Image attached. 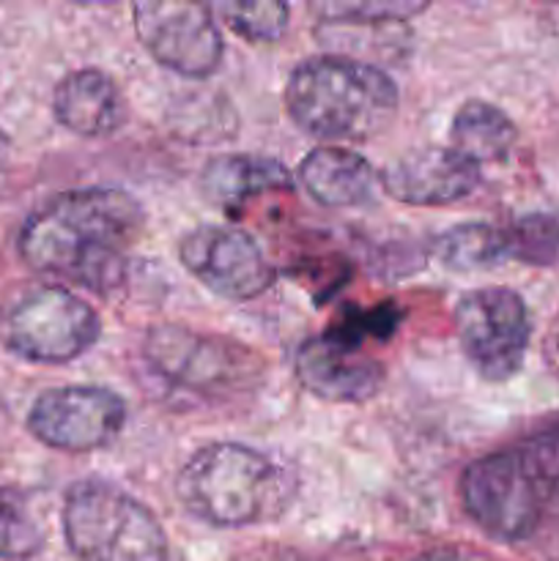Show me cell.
I'll return each instance as SVG.
<instances>
[{
	"label": "cell",
	"instance_id": "9a60e30c",
	"mask_svg": "<svg viewBox=\"0 0 559 561\" xmlns=\"http://www.w3.org/2000/svg\"><path fill=\"white\" fill-rule=\"evenodd\" d=\"M299 179L307 195L329 208H362L376 201L381 173L365 157L345 148L321 146L299 164Z\"/></svg>",
	"mask_w": 559,
	"mask_h": 561
},
{
	"label": "cell",
	"instance_id": "2e32d148",
	"mask_svg": "<svg viewBox=\"0 0 559 561\" xmlns=\"http://www.w3.org/2000/svg\"><path fill=\"white\" fill-rule=\"evenodd\" d=\"M201 186L214 206L233 214L250 197L263 192L288 190L290 173L285 164L272 157H258V153H228L217 157L203 168Z\"/></svg>",
	"mask_w": 559,
	"mask_h": 561
},
{
	"label": "cell",
	"instance_id": "ba28073f",
	"mask_svg": "<svg viewBox=\"0 0 559 561\" xmlns=\"http://www.w3.org/2000/svg\"><path fill=\"white\" fill-rule=\"evenodd\" d=\"M529 312L510 288H477L455 305V334L466 359L486 381H507L529 345Z\"/></svg>",
	"mask_w": 559,
	"mask_h": 561
},
{
	"label": "cell",
	"instance_id": "9c48e42d",
	"mask_svg": "<svg viewBox=\"0 0 559 561\" xmlns=\"http://www.w3.org/2000/svg\"><path fill=\"white\" fill-rule=\"evenodd\" d=\"M132 16L140 44L164 69L190 80H206L223 64L225 42L212 5L140 0L132 5Z\"/></svg>",
	"mask_w": 559,
	"mask_h": 561
},
{
	"label": "cell",
	"instance_id": "4fadbf2b",
	"mask_svg": "<svg viewBox=\"0 0 559 561\" xmlns=\"http://www.w3.org/2000/svg\"><path fill=\"white\" fill-rule=\"evenodd\" d=\"M480 184V168L449 146L406 151L381 170V190L409 206H453Z\"/></svg>",
	"mask_w": 559,
	"mask_h": 561
},
{
	"label": "cell",
	"instance_id": "277c9868",
	"mask_svg": "<svg viewBox=\"0 0 559 561\" xmlns=\"http://www.w3.org/2000/svg\"><path fill=\"white\" fill-rule=\"evenodd\" d=\"M64 537L80 561H168V537L157 515L102 480L69 488Z\"/></svg>",
	"mask_w": 559,
	"mask_h": 561
},
{
	"label": "cell",
	"instance_id": "ac0fdd59",
	"mask_svg": "<svg viewBox=\"0 0 559 561\" xmlns=\"http://www.w3.org/2000/svg\"><path fill=\"white\" fill-rule=\"evenodd\" d=\"M433 255L449 272H477L497 266L502 257H507V239L504 230L488 222H464L444 230L433 241Z\"/></svg>",
	"mask_w": 559,
	"mask_h": 561
},
{
	"label": "cell",
	"instance_id": "6da1fadb",
	"mask_svg": "<svg viewBox=\"0 0 559 561\" xmlns=\"http://www.w3.org/2000/svg\"><path fill=\"white\" fill-rule=\"evenodd\" d=\"M142 225L146 214L129 192L88 186L64 192L33 211L16 247L33 272L107 296L124 285Z\"/></svg>",
	"mask_w": 559,
	"mask_h": 561
},
{
	"label": "cell",
	"instance_id": "8fae6325",
	"mask_svg": "<svg viewBox=\"0 0 559 561\" xmlns=\"http://www.w3.org/2000/svg\"><path fill=\"white\" fill-rule=\"evenodd\" d=\"M126 425V405L102 387H60L38 394L27 431L58 453H96L113 444Z\"/></svg>",
	"mask_w": 559,
	"mask_h": 561
},
{
	"label": "cell",
	"instance_id": "52a82bcc",
	"mask_svg": "<svg viewBox=\"0 0 559 561\" xmlns=\"http://www.w3.org/2000/svg\"><path fill=\"white\" fill-rule=\"evenodd\" d=\"M102 332L96 310L64 285H38L14 301L0 321L11 354L36 365H66L93 348Z\"/></svg>",
	"mask_w": 559,
	"mask_h": 561
},
{
	"label": "cell",
	"instance_id": "7c38bea8",
	"mask_svg": "<svg viewBox=\"0 0 559 561\" xmlns=\"http://www.w3.org/2000/svg\"><path fill=\"white\" fill-rule=\"evenodd\" d=\"M296 378L329 403H365L384 387V367L362 351V340L343 329L310 337L296 351Z\"/></svg>",
	"mask_w": 559,
	"mask_h": 561
},
{
	"label": "cell",
	"instance_id": "ffe728a7",
	"mask_svg": "<svg viewBox=\"0 0 559 561\" xmlns=\"http://www.w3.org/2000/svg\"><path fill=\"white\" fill-rule=\"evenodd\" d=\"M507 257L529 266H557L559 263V211H532L504 228Z\"/></svg>",
	"mask_w": 559,
	"mask_h": 561
},
{
	"label": "cell",
	"instance_id": "d4e9b609",
	"mask_svg": "<svg viewBox=\"0 0 559 561\" xmlns=\"http://www.w3.org/2000/svg\"><path fill=\"white\" fill-rule=\"evenodd\" d=\"M3 153H5V137L0 135V159H3Z\"/></svg>",
	"mask_w": 559,
	"mask_h": 561
},
{
	"label": "cell",
	"instance_id": "5b68a950",
	"mask_svg": "<svg viewBox=\"0 0 559 561\" xmlns=\"http://www.w3.org/2000/svg\"><path fill=\"white\" fill-rule=\"evenodd\" d=\"M142 359L153 376L197 398L250 392L263 373L261 356L252 348L186 327L151 329L142 343Z\"/></svg>",
	"mask_w": 559,
	"mask_h": 561
},
{
	"label": "cell",
	"instance_id": "30bf717a",
	"mask_svg": "<svg viewBox=\"0 0 559 561\" xmlns=\"http://www.w3.org/2000/svg\"><path fill=\"white\" fill-rule=\"evenodd\" d=\"M179 257L186 272L228 301L258 299L272 288V261L250 233L236 225H201L179 244Z\"/></svg>",
	"mask_w": 559,
	"mask_h": 561
},
{
	"label": "cell",
	"instance_id": "7a4b0ae2",
	"mask_svg": "<svg viewBox=\"0 0 559 561\" xmlns=\"http://www.w3.org/2000/svg\"><path fill=\"white\" fill-rule=\"evenodd\" d=\"M398 104L392 77L349 55L301 60L285 88L294 124L321 140H370L392 124Z\"/></svg>",
	"mask_w": 559,
	"mask_h": 561
},
{
	"label": "cell",
	"instance_id": "603a6c76",
	"mask_svg": "<svg viewBox=\"0 0 559 561\" xmlns=\"http://www.w3.org/2000/svg\"><path fill=\"white\" fill-rule=\"evenodd\" d=\"M236 561H307L301 553H296L294 548H283V546H261L252 548V551L241 553Z\"/></svg>",
	"mask_w": 559,
	"mask_h": 561
},
{
	"label": "cell",
	"instance_id": "484cf974",
	"mask_svg": "<svg viewBox=\"0 0 559 561\" xmlns=\"http://www.w3.org/2000/svg\"><path fill=\"white\" fill-rule=\"evenodd\" d=\"M557 351H559V337H557Z\"/></svg>",
	"mask_w": 559,
	"mask_h": 561
},
{
	"label": "cell",
	"instance_id": "cb8c5ba5",
	"mask_svg": "<svg viewBox=\"0 0 559 561\" xmlns=\"http://www.w3.org/2000/svg\"><path fill=\"white\" fill-rule=\"evenodd\" d=\"M414 561H471V559L460 557V553H453V551H433V553H425V557H417Z\"/></svg>",
	"mask_w": 559,
	"mask_h": 561
},
{
	"label": "cell",
	"instance_id": "7402d4cb",
	"mask_svg": "<svg viewBox=\"0 0 559 561\" xmlns=\"http://www.w3.org/2000/svg\"><path fill=\"white\" fill-rule=\"evenodd\" d=\"M427 3H409V0H392V3H316L312 11L327 25H384V22H409L414 14H422Z\"/></svg>",
	"mask_w": 559,
	"mask_h": 561
},
{
	"label": "cell",
	"instance_id": "5bb4252c",
	"mask_svg": "<svg viewBox=\"0 0 559 561\" xmlns=\"http://www.w3.org/2000/svg\"><path fill=\"white\" fill-rule=\"evenodd\" d=\"M53 113L64 129L82 137H104L126 121V99L118 82L102 69L69 71L53 93Z\"/></svg>",
	"mask_w": 559,
	"mask_h": 561
},
{
	"label": "cell",
	"instance_id": "e0dca14e",
	"mask_svg": "<svg viewBox=\"0 0 559 561\" xmlns=\"http://www.w3.org/2000/svg\"><path fill=\"white\" fill-rule=\"evenodd\" d=\"M515 137H518V131H515L513 121L504 115V110L493 107L482 99L460 104L453 126H449V148H455L460 157L475 162L477 168L507 157Z\"/></svg>",
	"mask_w": 559,
	"mask_h": 561
},
{
	"label": "cell",
	"instance_id": "44dd1931",
	"mask_svg": "<svg viewBox=\"0 0 559 561\" xmlns=\"http://www.w3.org/2000/svg\"><path fill=\"white\" fill-rule=\"evenodd\" d=\"M214 16L239 33L247 42H277L288 31L290 9L280 0H258V3H217Z\"/></svg>",
	"mask_w": 559,
	"mask_h": 561
},
{
	"label": "cell",
	"instance_id": "d6986e66",
	"mask_svg": "<svg viewBox=\"0 0 559 561\" xmlns=\"http://www.w3.org/2000/svg\"><path fill=\"white\" fill-rule=\"evenodd\" d=\"M44 526L22 491L0 485V559L27 561L44 548Z\"/></svg>",
	"mask_w": 559,
	"mask_h": 561
},
{
	"label": "cell",
	"instance_id": "8992f818",
	"mask_svg": "<svg viewBox=\"0 0 559 561\" xmlns=\"http://www.w3.org/2000/svg\"><path fill=\"white\" fill-rule=\"evenodd\" d=\"M551 499L524 449H502L477 458L460 477L466 515L499 542H521L535 535Z\"/></svg>",
	"mask_w": 559,
	"mask_h": 561
},
{
	"label": "cell",
	"instance_id": "3957f363",
	"mask_svg": "<svg viewBox=\"0 0 559 561\" xmlns=\"http://www.w3.org/2000/svg\"><path fill=\"white\" fill-rule=\"evenodd\" d=\"M294 491V480L258 449L233 442L206 444L175 477L181 504L203 524L239 529L277 515Z\"/></svg>",
	"mask_w": 559,
	"mask_h": 561
}]
</instances>
